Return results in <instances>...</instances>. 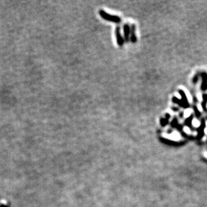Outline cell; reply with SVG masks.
<instances>
[{"instance_id":"cell-1","label":"cell","mask_w":207,"mask_h":207,"mask_svg":"<svg viewBox=\"0 0 207 207\" xmlns=\"http://www.w3.org/2000/svg\"><path fill=\"white\" fill-rule=\"evenodd\" d=\"M98 13L99 15L100 16V17L106 21L112 22V23H116V24H119L122 22V19L120 16H116V15H112V14H108L103 10H100Z\"/></svg>"},{"instance_id":"cell-2","label":"cell","mask_w":207,"mask_h":207,"mask_svg":"<svg viewBox=\"0 0 207 207\" xmlns=\"http://www.w3.org/2000/svg\"><path fill=\"white\" fill-rule=\"evenodd\" d=\"M115 35L118 46L119 47H122L124 45V38L122 36L121 32H120V27L119 26H117L116 27Z\"/></svg>"},{"instance_id":"cell-3","label":"cell","mask_w":207,"mask_h":207,"mask_svg":"<svg viewBox=\"0 0 207 207\" xmlns=\"http://www.w3.org/2000/svg\"><path fill=\"white\" fill-rule=\"evenodd\" d=\"M130 26L129 24H124L123 26V31H124V40L126 42H129L130 40Z\"/></svg>"},{"instance_id":"cell-4","label":"cell","mask_w":207,"mask_h":207,"mask_svg":"<svg viewBox=\"0 0 207 207\" xmlns=\"http://www.w3.org/2000/svg\"><path fill=\"white\" fill-rule=\"evenodd\" d=\"M130 33L131 34L130 36V41L132 42V43H135L136 42V27L135 26L134 24L131 25L130 27Z\"/></svg>"},{"instance_id":"cell-5","label":"cell","mask_w":207,"mask_h":207,"mask_svg":"<svg viewBox=\"0 0 207 207\" xmlns=\"http://www.w3.org/2000/svg\"><path fill=\"white\" fill-rule=\"evenodd\" d=\"M168 137H170V138H172V139H178L179 138V134H177V133H172V136H167Z\"/></svg>"},{"instance_id":"cell-6","label":"cell","mask_w":207,"mask_h":207,"mask_svg":"<svg viewBox=\"0 0 207 207\" xmlns=\"http://www.w3.org/2000/svg\"><path fill=\"white\" fill-rule=\"evenodd\" d=\"M192 112V111L191 109H187V110H186L185 112H184V117H189V116L191 115Z\"/></svg>"},{"instance_id":"cell-7","label":"cell","mask_w":207,"mask_h":207,"mask_svg":"<svg viewBox=\"0 0 207 207\" xmlns=\"http://www.w3.org/2000/svg\"><path fill=\"white\" fill-rule=\"evenodd\" d=\"M192 124H193V125L194 126V127H199L200 125V122L197 120L196 119H194L192 120Z\"/></svg>"},{"instance_id":"cell-8","label":"cell","mask_w":207,"mask_h":207,"mask_svg":"<svg viewBox=\"0 0 207 207\" xmlns=\"http://www.w3.org/2000/svg\"><path fill=\"white\" fill-rule=\"evenodd\" d=\"M184 131L186 133H190V129H188V127H185V128H184Z\"/></svg>"},{"instance_id":"cell-9","label":"cell","mask_w":207,"mask_h":207,"mask_svg":"<svg viewBox=\"0 0 207 207\" xmlns=\"http://www.w3.org/2000/svg\"><path fill=\"white\" fill-rule=\"evenodd\" d=\"M176 97H177V98H181V97H180V95H179V94H177V93H176Z\"/></svg>"},{"instance_id":"cell-10","label":"cell","mask_w":207,"mask_h":207,"mask_svg":"<svg viewBox=\"0 0 207 207\" xmlns=\"http://www.w3.org/2000/svg\"><path fill=\"white\" fill-rule=\"evenodd\" d=\"M205 132L207 133V128L205 129Z\"/></svg>"}]
</instances>
